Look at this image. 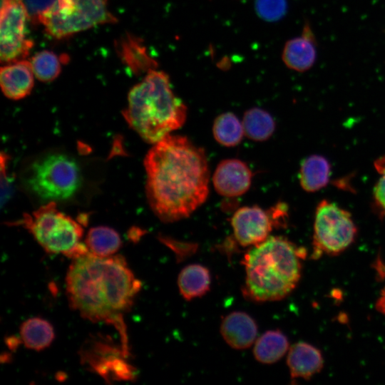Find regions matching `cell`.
<instances>
[{"mask_svg": "<svg viewBox=\"0 0 385 385\" xmlns=\"http://www.w3.org/2000/svg\"><path fill=\"white\" fill-rule=\"evenodd\" d=\"M144 166L148 203L161 221L186 218L206 200L207 160L204 150L186 137L170 134L155 143Z\"/></svg>", "mask_w": 385, "mask_h": 385, "instance_id": "cell-1", "label": "cell"}, {"mask_svg": "<svg viewBox=\"0 0 385 385\" xmlns=\"http://www.w3.org/2000/svg\"><path fill=\"white\" fill-rule=\"evenodd\" d=\"M142 283L121 255L98 257L90 252L72 260L66 276L69 305L93 322H106L118 332L120 345L130 355L123 315Z\"/></svg>", "mask_w": 385, "mask_h": 385, "instance_id": "cell-2", "label": "cell"}, {"mask_svg": "<svg viewBox=\"0 0 385 385\" xmlns=\"http://www.w3.org/2000/svg\"><path fill=\"white\" fill-rule=\"evenodd\" d=\"M305 255L304 249L280 236H269L252 246L242 262L245 270L243 294L257 302L284 299L301 277L300 260Z\"/></svg>", "mask_w": 385, "mask_h": 385, "instance_id": "cell-3", "label": "cell"}, {"mask_svg": "<svg viewBox=\"0 0 385 385\" xmlns=\"http://www.w3.org/2000/svg\"><path fill=\"white\" fill-rule=\"evenodd\" d=\"M122 114L144 140L155 144L183 126L187 108L175 95L169 76L153 68L130 90Z\"/></svg>", "mask_w": 385, "mask_h": 385, "instance_id": "cell-4", "label": "cell"}, {"mask_svg": "<svg viewBox=\"0 0 385 385\" xmlns=\"http://www.w3.org/2000/svg\"><path fill=\"white\" fill-rule=\"evenodd\" d=\"M13 225H21L48 254H61L72 260L88 253L81 242L83 229L80 221L61 212L54 201L40 207Z\"/></svg>", "mask_w": 385, "mask_h": 385, "instance_id": "cell-5", "label": "cell"}, {"mask_svg": "<svg viewBox=\"0 0 385 385\" xmlns=\"http://www.w3.org/2000/svg\"><path fill=\"white\" fill-rule=\"evenodd\" d=\"M108 0H56L37 15L46 33L59 39L101 24H114L116 17Z\"/></svg>", "mask_w": 385, "mask_h": 385, "instance_id": "cell-6", "label": "cell"}, {"mask_svg": "<svg viewBox=\"0 0 385 385\" xmlns=\"http://www.w3.org/2000/svg\"><path fill=\"white\" fill-rule=\"evenodd\" d=\"M29 188L45 200H62L78 190L81 174L77 162L68 155L53 153L31 165L26 180Z\"/></svg>", "mask_w": 385, "mask_h": 385, "instance_id": "cell-7", "label": "cell"}, {"mask_svg": "<svg viewBox=\"0 0 385 385\" xmlns=\"http://www.w3.org/2000/svg\"><path fill=\"white\" fill-rule=\"evenodd\" d=\"M356 235V226L347 210L327 200L320 201L314 215L312 257L340 254L353 243Z\"/></svg>", "mask_w": 385, "mask_h": 385, "instance_id": "cell-8", "label": "cell"}, {"mask_svg": "<svg viewBox=\"0 0 385 385\" xmlns=\"http://www.w3.org/2000/svg\"><path fill=\"white\" fill-rule=\"evenodd\" d=\"M28 12L22 0H1L0 60L9 63L24 60L34 42L26 36Z\"/></svg>", "mask_w": 385, "mask_h": 385, "instance_id": "cell-9", "label": "cell"}, {"mask_svg": "<svg viewBox=\"0 0 385 385\" xmlns=\"http://www.w3.org/2000/svg\"><path fill=\"white\" fill-rule=\"evenodd\" d=\"M286 209L282 204L270 211L257 205L238 209L230 221L235 238L242 247H252L262 242L269 237L273 226L284 222Z\"/></svg>", "mask_w": 385, "mask_h": 385, "instance_id": "cell-10", "label": "cell"}, {"mask_svg": "<svg viewBox=\"0 0 385 385\" xmlns=\"http://www.w3.org/2000/svg\"><path fill=\"white\" fill-rule=\"evenodd\" d=\"M81 361L104 379L132 380L136 370L126 361L129 356L122 346H117L106 339H93L81 351Z\"/></svg>", "mask_w": 385, "mask_h": 385, "instance_id": "cell-11", "label": "cell"}, {"mask_svg": "<svg viewBox=\"0 0 385 385\" xmlns=\"http://www.w3.org/2000/svg\"><path fill=\"white\" fill-rule=\"evenodd\" d=\"M252 173L246 163L238 159H226L217 166L212 183L215 190L227 197H238L250 188Z\"/></svg>", "mask_w": 385, "mask_h": 385, "instance_id": "cell-12", "label": "cell"}, {"mask_svg": "<svg viewBox=\"0 0 385 385\" xmlns=\"http://www.w3.org/2000/svg\"><path fill=\"white\" fill-rule=\"evenodd\" d=\"M34 73L30 61L6 63L0 70V85L4 96L11 100L27 96L33 89Z\"/></svg>", "mask_w": 385, "mask_h": 385, "instance_id": "cell-13", "label": "cell"}, {"mask_svg": "<svg viewBox=\"0 0 385 385\" xmlns=\"http://www.w3.org/2000/svg\"><path fill=\"white\" fill-rule=\"evenodd\" d=\"M254 319L243 312H233L223 318L220 332L226 343L235 349L249 348L257 335Z\"/></svg>", "mask_w": 385, "mask_h": 385, "instance_id": "cell-14", "label": "cell"}, {"mask_svg": "<svg viewBox=\"0 0 385 385\" xmlns=\"http://www.w3.org/2000/svg\"><path fill=\"white\" fill-rule=\"evenodd\" d=\"M287 364L292 379H310L321 371L324 359L321 351L304 342L293 344L288 352Z\"/></svg>", "mask_w": 385, "mask_h": 385, "instance_id": "cell-15", "label": "cell"}, {"mask_svg": "<svg viewBox=\"0 0 385 385\" xmlns=\"http://www.w3.org/2000/svg\"><path fill=\"white\" fill-rule=\"evenodd\" d=\"M317 51L314 35L305 25L302 36L288 41L282 51V60L290 69L304 72L309 70L316 60Z\"/></svg>", "mask_w": 385, "mask_h": 385, "instance_id": "cell-16", "label": "cell"}, {"mask_svg": "<svg viewBox=\"0 0 385 385\" xmlns=\"http://www.w3.org/2000/svg\"><path fill=\"white\" fill-rule=\"evenodd\" d=\"M210 283L209 270L199 264L185 267L178 277L180 293L188 301L205 294L210 289Z\"/></svg>", "mask_w": 385, "mask_h": 385, "instance_id": "cell-17", "label": "cell"}, {"mask_svg": "<svg viewBox=\"0 0 385 385\" xmlns=\"http://www.w3.org/2000/svg\"><path fill=\"white\" fill-rule=\"evenodd\" d=\"M330 175L331 165L324 157L319 155L309 156L300 166V185L307 192H317L328 184Z\"/></svg>", "mask_w": 385, "mask_h": 385, "instance_id": "cell-18", "label": "cell"}, {"mask_svg": "<svg viewBox=\"0 0 385 385\" xmlns=\"http://www.w3.org/2000/svg\"><path fill=\"white\" fill-rule=\"evenodd\" d=\"M55 337L51 324L41 317H32L20 327V339L29 349L42 351L48 347Z\"/></svg>", "mask_w": 385, "mask_h": 385, "instance_id": "cell-19", "label": "cell"}, {"mask_svg": "<svg viewBox=\"0 0 385 385\" xmlns=\"http://www.w3.org/2000/svg\"><path fill=\"white\" fill-rule=\"evenodd\" d=\"M288 349L287 337L279 330H270L257 339L253 354L259 362L270 364L279 361Z\"/></svg>", "mask_w": 385, "mask_h": 385, "instance_id": "cell-20", "label": "cell"}, {"mask_svg": "<svg viewBox=\"0 0 385 385\" xmlns=\"http://www.w3.org/2000/svg\"><path fill=\"white\" fill-rule=\"evenodd\" d=\"M85 244L93 255L106 257L113 255L119 250L122 240L114 229L106 226H98L88 230Z\"/></svg>", "mask_w": 385, "mask_h": 385, "instance_id": "cell-21", "label": "cell"}, {"mask_svg": "<svg viewBox=\"0 0 385 385\" xmlns=\"http://www.w3.org/2000/svg\"><path fill=\"white\" fill-rule=\"evenodd\" d=\"M242 122L245 134L250 139L256 141L267 140L275 128L272 117L267 111L258 108L247 111Z\"/></svg>", "mask_w": 385, "mask_h": 385, "instance_id": "cell-22", "label": "cell"}, {"mask_svg": "<svg viewBox=\"0 0 385 385\" xmlns=\"http://www.w3.org/2000/svg\"><path fill=\"white\" fill-rule=\"evenodd\" d=\"M212 133L217 142L227 147L238 145L245 133L242 122L230 112L222 113L216 118Z\"/></svg>", "mask_w": 385, "mask_h": 385, "instance_id": "cell-23", "label": "cell"}, {"mask_svg": "<svg viewBox=\"0 0 385 385\" xmlns=\"http://www.w3.org/2000/svg\"><path fill=\"white\" fill-rule=\"evenodd\" d=\"M121 56L125 63L137 73L157 68L156 61L146 52L136 38L128 36L121 43Z\"/></svg>", "mask_w": 385, "mask_h": 385, "instance_id": "cell-24", "label": "cell"}, {"mask_svg": "<svg viewBox=\"0 0 385 385\" xmlns=\"http://www.w3.org/2000/svg\"><path fill=\"white\" fill-rule=\"evenodd\" d=\"M63 60L50 51L36 53L30 61L35 78L41 82L53 81L61 73Z\"/></svg>", "mask_w": 385, "mask_h": 385, "instance_id": "cell-25", "label": "cell"}, {"mask_svg": "<svg viewBox=\"0 0 385 385\" xmlns=\"http://www.w3.org/2000/svg\"><path fill=\"white\" fill-rule=\"evenodd\" d=\"M379 178L373 191L374 207L376 213L385 217V156L378 158L374 163Z\"/></svg>", "mask_w": 385, "mask_h": 385, "instance_id": "cell-26", "label": "cell"}, {"mask_svg": "<svg viewBox=\"0 0 385 385\" xmlns=\"http://www.w3.org/2000/svg\"><path fill=\"white\" fill-rule=\"evenodd\" d=\"M257 14L264 20L274 21L281 19L285 14V0H256Z\"/></svg>", "mask_w": 385, "mask_h": 385, "instance_id": "cell-27", "label": "cell"}, {"mask_svg": "<svg viewBox=\"0 0 385 385\" xmlns=\"http://www.w3.org/2000/svg\"><path fill=\"white\" fill-rule=\"evenodd\" d=\"M376 309L385 316V287L382 289L376 304Z\"/></svg>", "mask_w": 385, "mask_h": 385, "instance_id": "cell-28", "label": "cell"}]
</instances>
